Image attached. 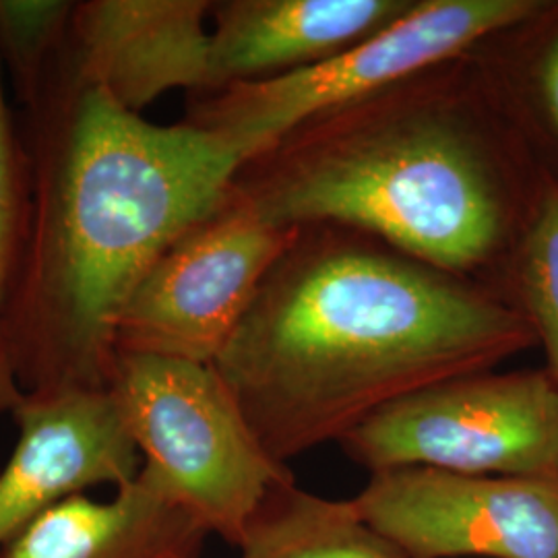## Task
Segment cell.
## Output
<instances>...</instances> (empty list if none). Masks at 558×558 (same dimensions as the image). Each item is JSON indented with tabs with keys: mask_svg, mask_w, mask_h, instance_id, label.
Masks as SVG:
<instances>
[{
	"mask_svg": "<svg viewBox=\"0 0 558 558\" xmlns=\"http://www.w3.org/2000/svg\"><path fill=\"white\" fill-rule=\"evenodd\" d=\"M542 94H544L548 117L553 120L558 133V36L553 41L542 66Z\"/></svg>",
	"mask_w": 558,
	"mask_h": 558,
	"instance_id": "18",
	"label": "cell"
},
{
	"mask_svg": "<svg viewBox=\"0 0 558 558\" xmlns=\"http://www.w3.org/2000/svg\"><path fill=\"white\" fill-rule=\"evenodd\" d=\"M21 398H23V389H21L20 380H17V373H15L11 350H9V341H7L2 323H0V416L2 414H13V410L17 408Z\"/></svg>",
	"mask_w": 558,
	"mask_h": 558,
	"instance_id": "17",
	"label": "cell"
},
{
	"mask_svg": "<svg viewBox=\"0 0 558 558\" xmlns=\"http://www.w3.org/2000/svg\"><path fill=\"white\" fill-rule=\"evenodd\" d=\"M11 416L20 439L0 470V548L62 500L140 476V449L110 389L23 393Z\"/></svg>",
	"mask_w": 558,
	"mask_h": 558,
	"instance_id": "10",
	"label": "cell"
},
{
	"mask_svg": "<svg viewBox=\"0 0 558 558\" xmlns=\"http://www.w3.org/2000/svg\"><path fill=\"white\" fill-rule=\"evenodd\" d=\"M73 9L75 2L69 0H0V60L27 110L40 101Z\"/></svg>",
	"mask_w": 558,
	"mask_h": 558,
	"instance_id": "14",
	"label": "cell"
},
{
	"mask_svg": "<svg viewBox=\"0 0 558 558\" xmlns=\"http://www.w3.org/2000/svg\"><path fill=\"white\" fill-rule=\"evenodd\" d=\"M521 283L548 373L558 385V184H548L523 246Z\"/></svg>",
	"mask_w": 558,
	"mask_h": 558,
	"instance_id": "15",
	"label": "cell"
},
{
	"mask_svg": "<svg viewBox=\"0 0 558 558\" xmlns=\"http://www.w3.org/2000/svg\"><path fill=\"white\" fill-rule=\"evenodd\" d=\"M240 558H412L360 515L354 500L325 499L278 482L248 521Z\"/></svg>",
	"mask_w": 558,
	"mask_h": 558,
	"instance_id": "13",
	"label": "cell"
},
{
	"mask_svg": "<svg viewBox=\"0 0 558 558\" xmlns=\"http://www.w3.org/2000/svg\"><path fill=\"white\" fill-rule=\"evenodd\" d=\"M108 389L140 449L141 478L239 548L267 493L292 472L263 449L216 366L119 354Z\"/></svg>",
	"mask_w": 558,
	"mask_h": 558,
	"instance_id": "4",
	"label": "cell"
},
{
	"mask_svg": "<svg viewBox=\"0 0 558 558\" xmlns=\"http://www.w3.org/2000/svg\"><path fill=\"white\" fill-rule=\"evenodd\" d=\"M408 0H230L211 7L209 87L269 80L331 59L401 17Z\"/></svg>",
	"mask_w": 558,
	"mask_h": 558,
	"instance_id": "11",
	"label": "cell"
},
{
	"mask_svg": "<svg viewBox=\"0 0 558 558\" xmlns=\"http://www.w3.org/2000/svg\"><path fill=\"white\" fill-rule=\"evenodd\" d=\"M403 85L302 126L232 189L279 228L343 223L453 276L478 267L505 226L493 166L461 108Z\"/></svg>",
	"mask_w": 558,
	"mask_h": 558,
	"instance_id": "3",
	"label": "cell"
},
{
	"mask_svg": "<svg viewBox=\"0 0 558 558\" xmlns=\"http://www.w3.org/2000/svg\"><path fill=\"white\" fill-rule=\"evenodd\" d=\"M352 500L412 558H558V474L399 468L371 474Z\"/></svg>",
	"mask_w": 558,
	"mask_h": 558,
	"instance_id": "8",
	"label": "cell"
},
{
	"mask_svg": "<svg viewBox=\"0 0 558 558\" xmlns=\"http://www.w3.org/2000/svg\"><path fill=\"white\" fill-rule=\"evenodd\" d=\"M339 442L371 474L557 476V380L548 371L442 380L380 408Z\"/></svg>",
	"mask_w": 558,
	"mask_h": 558,
	"instance_id": "6",
	"label": "cell"
},
{
	"mask_svg": "<svg viewBox=\"0 0 558 558\" xmlns=\"http://www.w3.org/2000/svg\"><path fill=\"white\" fill-rule=\"evenodd\" d=\"M199 521L137 476L117 497L77 495L29 521L0 558H199Z\"/></svg>",
	"mask_w": 558,
	"mask_h": 558,
	"instance_id": "12",
	"label": "cell"
},
{
	"mask_svg": "<svg viewBox=\"0 0 558 558\" xmlns=\"http://www.w3.org/2000/svg\"><path fill=\"white\" fill-rule=\"evenodd\" d=\"M532 0H424L387 27L319 64L221 87L191 124L226 143L242 166L302 126L414 80L476 41L538 11Z\"/></svg>",
	"mask_w": 558,
	"mask_h": 558,
	"instance_id": "5",
	"label": "cell"
},
{
	"mask_svg": "<svg viewBox=\"0 0 558 558\" xmlns=\"http://www.w3.org/2000/svg\"><path fill=\"white\" fill-rule=\"evenodd\" d=\"M27 195V158L21 151L15 126L11 122L0 60V311L20 253Z\"/></svg>",
	"mask_w": 558,
	"mask_h": 558,
	"instance_id": "16",
	"label": "cell"
},
{
	"mask_svg": "<svg viewBox=\"0 0 558 558\" xmlns=\"http://www.w3.org/2000/svg\"><path fill=\"white\" fill-rule=\"evenodd\" d=\"M300 232L260 218L230 189L141 279L120 315L117 352L214 364Z\"/></svg>",
	"mask_w": 558,
	"mask_h": 558,
	"instance_id": "7",
	"label": "cell"
},
{
	"mask_svg": "<svg viewBox=\"0 0 558 558\" xmlns=\"http://www.w3.org/2000/svg\"><path fill=\"white\" fill-rule=\"evenodd\" d=\"M211 7L205 0L75 2L46 87L98 89L140 117L166 92H207Z\"/></svg>",
	"mask_w": 558,
	"mask_h": 558,
	"instance_id": "9",
	"label": "cell"
},
{
	"mask_svg": "<svg viewBox=\"0 0 558 558\" xmlns=\"http://www.w3.org/2000/svg\"><path fill=\"white\" fill-rule=\"evenodd\" d=\"M27 211L0 323L23 393L108 389L122 308L228 197L242 161L191 122L161 126L98 89L46 87Z\"/></svg>",
	"mask_w": 558,
	"mask_h": 558,
	"instance_id": "1",
	"label": "cell"
},
{
	"mask_svg": "<svg viewBox=\"0 0 558 558\" xmlns=\"http://www.w3.org/2000/svg\"><path fill=\"white\" fill-rule=\"evenodd\" d=\"M534 325L403 253L300 240L214 362L278 463L341 440L377 410L493 371Z\"/></svg>",
	"mask_w": 558,
	"mask_h": 558,
	"instance_id": "2",
	"label": "cell"
}]
</instances>
